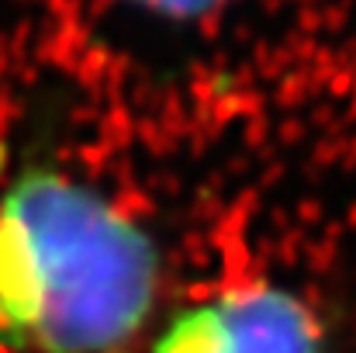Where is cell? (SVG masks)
<instances>
[{"label": "cell", "mask_w": 356, "mask_h": 353, "mask_svg": "<svg viewBox=\"0 0 356 353\" xmlns=\"http://www.w3.org/2000/svg\"><path fill=\"white\" fill-rule=\"evenodd\" d=\"M159 249L94 187L28 170L0 194V347L118 353L156 308Z\"/></svg>", "instance_id": "1"}, {"label": "cell", "mask_w": 356, "mask_h": 353, "mask_svg": "<svg viewBox=\"0 0 356 353\" xmlns=\"http://www.w3.org/2000/svg\"><path fill=\"white\" fill-rule=\"evenodd\" d=\"M152 353H325V333L294 291L238 284L180 312Z\"/></svg>", "instance_id": "2"}, {"label": "cell", "mask_w": 356, "mask_h": 353, "mask_svg": "<svg viewBox=\"0 0 356 353\" xmlns=\"http://www.w3.org/2000/svg\"><path fill=\"white\" fill-rule=\"evenodd\" d=\"M131 3H142L145 10L170 14V17H197V14L215 10V7L225 3V0H131Z\"/></svg>", "instance_id": "3"}]
</instances>
